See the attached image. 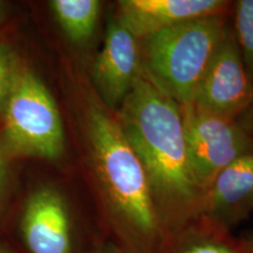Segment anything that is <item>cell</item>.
Here are the masks:
<instances>
[{
	"label": "cell",
	"mask_w": 253,
	"mask_h": 253,
	"mask_svg": "<svg viewBox=\"0 0 253 253\" xmlns=\"http://www.w3.org/2000/svg\"><path fill=\"white\" fill-rule=\"evenodd\" d=\"M116 119L143 164L166 233L194 220L202 192L190 169L181 106L142 67Z\"/></svg>",
	"instance_id": "cell-1"
},
{
	"label": "cell",
	"mask_w": 253,
	"mask_h": 253,
	"mask_svg": "<svg viewBox=\"0 0 253 253\" xmlns=\"http://www.w3.org/2000/svg\"><path fill=\"white\" fill-rule=\"evenodd\" d=\"M86 130L113 242L125 253H160L166 229L143 164L118 119L93 97L86 107Z\"/></svg>",
	"instance_id": "cell-2"
},
{
	"label": "cell",
	"mask_w": 253,
	"mask_h": 253,
	"mask_svg": "<svg viewBox=\"0 0 253 253\" xmlns=\"http://www.w3.org/2000/svg\"><path fill=\"white\" fill-rule=\"evenodd\" d=\"M227 26L219 14L192 19L145 38V72L179 106L192 102Z\"/></svg>",
	"instance_id": "cell-3"
},
{
	"label": "cell",
	"mask_w": 253,
	"mask_h": 253,
	"mask_svg": "<svg viewBox=\"0 0 253 253\" xmlns=\"http://www.w3.org/2000/svg\"><path fill=\"white\" fill-rule=\"evenodd\" d=\"M2 116V137L8 154L54 161L65 150L61 115L42 80L18 66Z\"/></svg>",
	"instance_id": "cell-4"
},
{
	"label": "cell",
	"mask_w": 253,
	"mask_h": 253,
	"mask_svg": "<svg viewBox=\"0 0 253 253\" xmlns=\"http://www.w3.org/2000/svg\"><path fill=\"white\" fill-rule=\"evenodd\" d=\"M181 114L190 169L201 192L221 170L253 153V137L236 119L209 112L194 102L182 104Z\"/></svg>",
	"instance_id": "cell-5"
},
{
	"label": "cell",
	"mask_w": 253,
	"mask_h": 253,
	"mask_svg": "<svg viewBox=\"0 0 253 253\" xmlns=\"http://www.w3.org/2000/svg\"><path fill=\"white\" fill-rule=\"evenodd\" d=\"M192 102L209 112L236 119L253 103V82L249 77L235 33L227 28Z\"/></svg>",
	"instance_id": "cell-6"
},
{
	"label": "cell",
	"mask_w": 253,
	"mask_h": 253,
	"mask_svg": "<svg viewBox=\"0 0 253 253\" xmlns=\"http://www.w3.org/2000/svg\"><path fill=\"white\" fill-rule=\"evenodd\" d=\"M137 40L118 19L109 23L91 69L94 86L107 108L121 106L142 71Z\"/></svg>",
	"instance_id": "cell-7"
},
{
	"label": "cell",
	"mask_w": 253,
	"mask_h": 253,
	"mask_svg": "<svg viewBox=\"0 0 253 253\" xmlns=\"http://www.w3.org/2000/svg\"><path fill=\"white\" fill-rule=\"evenodd\" d=\"M20 229L30 253L74 252L71 210L63 196L52 186H41L30 195Z\"/></svg>",
	"instance_id": "cell-8"
},
{
	"label": "cell",
	"mask_w": 253,
	"mask_h": 253,
	"mask_svg": "<svg viewBox=\"0 0 253 253\" xmlns=\"http://www.w3.org/2000/svg\"><path fill=\"white\" fill-rule=\"evenodd\" d=\"M253 212V153L227 166L202 192L195 219L229 231Z\"/></svg>",
	"instance_id": "cell-9"
},
{
	"label": "cell",
	"mask_w": 253,
	"mask_h": 253,
	"mask_svg": "<svg viewBox=\"0 0 253 253\" xmlns=\"http://www.w3.org/2000/svg\"><path fill=\"white\" fill-rule=\"evenodd\" d=\"M226 6L220 0H122L118 20L136 39L192 19L219 14Z\"/></svg>",
	"instance_id": "cell-10"
},
{
	"label": "cell",
	"mask_w": 253,
	"mask_h": 253,
	"mask_svg": "<svg viewBox=\"0 0 253 253\" xmlns=\"http://www.w3.org/2000/svg\"><path fill=\"white\" fill-rule=\"evenodd\" d=\"M160 253H253L244 239L236 240L229 231L203 219H194L169 231Z\"/></svg>",
	"instance_id": "cell-11"
},
{
	"label": "cell",
	"mask_w": 253,
	"mask_h": 253,
	"mask_svg": "<svg viewBox=\"0 0 253 253\" xmlns=\"http://www.w3.org/2000/svg\"><path fill=\"white\" fill-rule=\"evenodd\" d=\"M50 8L65 34L74 43H84L93 36L100 18L97 0H53Z\"/></svg>",
	"instance_id": "cell-12"
},
{
	"label": "cell",
	"mask_w": 253,
	"mask_h": 253,
	"mask_svg": "<svg viewBox=\"0 0 253 253\" xmlns=\"http://www.w3.org/2000/svg\"><path fill=\"white\" fill-rule=\"evenodd\" d=\"M233 33L243 62L253 82V0H239L236 4Z\"/></svg>",
	"instance_id": "cell-13"
},
{
	"label": "cell",
	"mask_w": 253,
	"mask_h": 253,
	"mask_svg": "<svg viewBox=\"0 0 253 253\" xmlns=\"http://www.w3.org/2000/svg\"><path fill=\"white\" fill-rule=\"evenodd\" d=\"M19 63L9 47L0 40V114L4 108Z\"/></svg>",
	"instance_id": "cell-14"
},
{
	"label": "cell",
	"mask_w": 253,
	"mask_h": 253,
	"mask_svg": "<svg viewBox=\"0 0 253 253\" xmlns=\"http://www.w3.org/2000/svg\"><path fill=\"white\" fill-rule=\"evenodd\" d=\"M8 151L6 150L1 138H0V204L4 199L6 186H7V177H8Z\"/></svg>",
	"instance_id": "cell-15"
},
{
	"label": "cell",
	"mask_w": 253,
	"mask_h": 253,
	"mask_svg": "<svg viewBox=\"0 0 253 253\" xmlns=\"http://www.w3.org/2000/svg\"><path fill=\"white\" fill-rule=\"evenodd\" d=\"M87 253H125L112 239L102 240L96 243Z\"/></svg>",
	"instance_id": "cell-16"
},
{
	"label": "cell",
	"mask_w": 253,
	"mask_h": 253,
	"mask_svg": "<svg viewBox=\"0 0 253 253\" xmlns=\"http://www.w3.org/2000/svg\"><path fill=\"white\" fill-rule=\"evenodd\" d=\"M242 119L238 122L240 126L250 135H253V103L245 110L244 113L240 114Z\"/></svg>",
	"instance_id": "cell-17"
},
{
	"label": "cell",
	"mask_w": 253,
	"mask_h": 253,
	"mask_svg": "<svg viewBox=\"0 0 253 253\" xmlns=\"http://www.w3.org/2000/svg\"><path fill=\"white\" fill-rule=\"evenodd\" d=\"M6 17H7V6L5 2L0 1V25L4 23Z\"/></svg>",
	"instance_id": "cell-18"
},
{
	"label": "cell",
	"mask_w": 253,
	"mask_h": 253,
	"mask_svg": "<svg viewBox=\"0 0 253 253\" xmlns=\"http://www.w3.org/2000/svg\"><path fill=\"white\" fill-rule=\"evenodd\" d=\"M244 242L248 244L249 248L251 249V251L253 252V233H251V235H249L246 238H244Z\"/></svg>",
	"instance_id": "cell-19"
},
{
	"label": "cell",
	"mask_w": 253,
	"mask_h": 253,
	"mask_svg": "<svg viewBox=\"0 0 253 253\" xmlns=\"http://www.w3.org/2000/svg\"><path fill=\"white\" fill-rule=\"evenodd\" d=\"M0 253H17V252L13 251L12 249H9L8 246H6L0 243Z\"/></svg>",
	"instance_id": "cell-20"
}]
</instances>
